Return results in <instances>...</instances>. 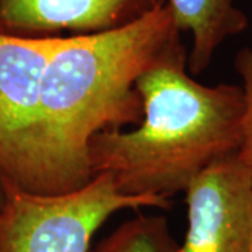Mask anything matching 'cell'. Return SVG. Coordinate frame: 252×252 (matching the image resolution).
Here are the masks:
<instances>
[{
  "label": "cell",
  "instance_id": "cell-4",
  "mask_svg": "<svg viewBox=\"0 0 252 252\" xmlns=\"http://www.w3.org/2000/svg\"><path fill=\"white\" fill-rule=\"evenodd\" d=\"M54 42L0 34V187L56 195L39 114Z\"/></svg>",
  "mask_w": 252,
  "mask_h": 252
},
{
  "label": "cell",
  "instance_id": "cell-6",
  "mask_svg": "<svg viewBox=\"0 0 252 252\" xmlns=\"http://www.w3.org/2000/svg\"><path fill=\"white\" fill-rule=\"evenodd\" d=\"M165 4L167 0H0V34L35 39L98 34Z\"/></svg>",
  "mask_w": 252,
  "mask_h": 252
},
{
  "label": "cell",
  "instance_id": "cell-3",
  "mask_svg": "<svg viewBox=\"0 0 252 252\" xmlns=\"http://www.w3.org/2000/svg\"><path fill=\"white\" fill-rule=\"evenodd\" d=\"M0 188V252H89L94 234L111 216L171 207L170 200L119 192L107 174L61 195Z\"/></svg>",
  "mask_w": 252,
  "mask_h": 252
},
{
  "label": "cell",
  "instance_id": "cell-1",
  "mask_svg": "<svg viewBox=\"0 0 252 252\" xmlns=\"http://www.w3.org/2000/svg\"><path fill=\"white\" fill-rule=\"evenodd\" d=\"M136 90L143 102L142 121L135 129L102 132L91 140L93 177L107 174L129 196L170 200L207 165L238 152L243 89L195 80L182 35L139 77Z\"/></svg>",
  "mask_w": 252,
  "mask_h": 252
},
{
  "label": "cell",
  "instance_id": "cell-9",
  "mask_svg": "<svg viewBox=\"0 0 252 252\" xmlns=\"http://www.w3.org/2000/svg\"><path fill=\"white\" fill-rule=\"evenodd\" d=\"M234 69L241 80L245 111L243 119V137L237 156L241 161L252 168V48L245 46L235 55Z\"/></svg>",
  "mask_w": 252,
  "mask_h": 252
},
{
  "label": "cell",
  "instance_id": "cell-10",
  "mask_svg": "<svg viewBox=\"0 0 252 252\" xmlns=\"http://www.w3.org/2000/svg\"><path fill=\"white\" fill-rule=\"evenodd\" d=\"M3 196H4V195H3V189L0 188V205H1V202H3Z\"/></svg>",
  "mask_w": 252,
  "mask_h": 252
},
{
  "label": "cell",
  "instance_id": "cell-8",
  "mask_svg": "<svg viewBox=\"0 0 252 252\" xmlns=\"http://www.w3.org/2000/svg\"><path fill=\"white\" fill-rule=\"evenodd\" d=\"M167 217L158 213L136 215L115 227L89 252H178Z\"/></svg>",
  "mask_w": 252,
  "mask_h": 252
},
{
  "label": "cell",
  "instance_id": "cell-11",
  "mask_svg": "<svg viewBox=\"0 0 252 252\" xmlns=\"http://www.w3.org/2000/svg\"><path fill=\"white\" fill-rule=\"evenodd\" d=\"M248 252H252V240H251V244H250V250H248Z\"/></svg>",
  "mask_w": 252,
  "mask_h": 252
},
{
  "label": "cell",
  "instance_id": "cell-2",
  "mask_svg": "<svg viewBox=\"0 0 252 252\" xmlns=\"http://www.w3.org/2000/svg\"><path fill=\"white\" fill-rule=\"evenodd\" d=\"M181 35L165 4L125 27L55 38L39 114L56 195L93 180L89 146L95 136L142 121L136 83Z\"/></svg>",
  "mask_w": 252,
  "mask_h": 252
},
{
  "label": "cell",
  "instance_id": "cell-7",
  "mask_svg": "<svg viewBox=\"0 0 252 252\" xmlns=\"http://www.w3.org/2000/svg\"><path fill=\"white\" fill-rule=\"evenodd\" d=\"M181 34H189L188 72L199 76L210 67L227 39L243 34L248 16L234 0H167Z\"/></svg>",
  "mask_w": 252,
  "mask_h": 252
},
{
  "label": "cell",
  "instance_id": "cell-5",
  "mask_svg": "<svg viewBox=\"0 0 252 252\" xmlns=\"http://www.w3.org/2000/svg\"><path fill=\"white\" fill-rule=\"evenodd\" d=\"M188 228L178 252H248L252 240V168L228 154L185 189Z\"/></svg>",
  "mask_w": 252,
  "mask_h": 252
}]
</instances>
